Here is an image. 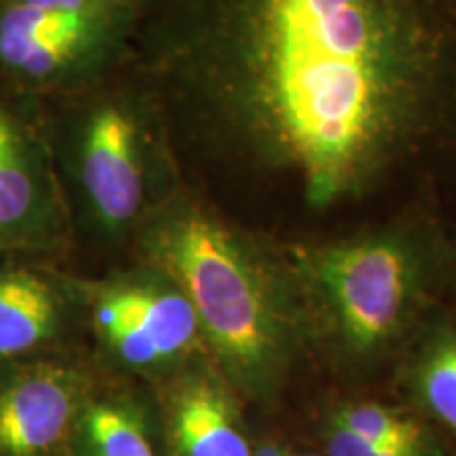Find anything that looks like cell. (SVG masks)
<instances>
[{
    "mask_svg": "<svg viewBox=\"0 0 456 456\" xmlns=\"http://www.w3.org/2000/svg\"><path fill=\"white\" fill-rule=\"evenodd\" d=\"M448 292L452 294L454 305H456V262H454V271H452V279H450V288H448ZM454 309H456V306H454Z\"/></svg>",
    "mask_w": 456,
    "mask_h": 456,
    "instance_id": "cell-18",
    "label": "cell"
},
{
    "mask_svg": "<svg viewBox=\"0 0 456 456\" xmlns=\"http://www.w3.org/2000/svg\"><path fill=\"white\" fill-rule=\"evenodd\" d=\"M322 446L326 456H456V450L448 440L423 446H383L359 440L330 423H322Z\"/></svg>",
    "mask_w": 456,
    "mask_h": 456,
    "instance_id": "cell-14",
    "label": "cell"
},
{
    "mask_svg": "<svg viewBox=\"0 0 456 456\" xmlns=\"http://www.w3.org/2000/svg\"><path fill=\"white\" fill-rule=\"evenodd\" d=\"M159 423L165 456H254L241 395L205 355L165 379Z\"/></svg>",
    "mask_w": 456,
    "mask_h": 456,
    "instance_id": "cell-9",
    "label": "cell"
},
{
    "mask_svg": "<svg viewBox=\"0 0 456 456\" xmlns=\"http://www.w3.org/2000/svg\"><path fill=\"white\" fill-rule=\"evenodd\" d=\"M131 55L180 175L232 167L328 212L446 127L456 0H146Z\"/></svg>",
    "mask_w": 456,
    "mask_h": 456,
    "instance_id": "cell-1",
    "label": "cell"
},
{
    "mask_svg": "<svg viewBox=\"0 0 456 456\" xmlns=\"http://www.w3.org/2000/svg\"><path fill=\"white\" fill-rule=\"evenodd\" d=\"M254 456H288V446L266 440L254 448Z\"/></svg>",
    "mask_w": 456,
    "mask_h": 456,
    "instance_id": "cell-16",
    "label": "cell"
},
{
    "mask_svg": "<svg viewBox=\"0 0 456 456\" xmlns=\"http://www.w3.org/2000/svg\"><path fill=\"white\" fill-rule=\"evenodd\" d=\"M288 456H326L322 450H294L288 448Z\"/></svg>",
    "mask_w": 456,
    "mask_h": 456,
    "instance_id": "cell-17",
    "label": "cell"
},
{
    "mask_svg": "<svg viewBox=\"0 0 456 456\" xmlns=\"http://www.w3.org/2000/svg\"><path fill=\"white\" fill-rule=\"evenodd\" d=\"M41 102L72 254L129 249L148 214L184 184L146 72L131 55L87 87Z\"/></svg>",
    "mask_w": 456,
    "mask_h": 456,
    "instance_id": "cell-4",
    "label": "cell"
},
{
    "mask_svg": "<svg viewBox=\"0 0 456 456\" xmlns=\"http://www.w3.org/2000/svg\"><path fill=\"white\" fill-rule=\"evenodd\" d=\"M30 7L77 11V13H142L146 0H0Z\"/></svg>",
    "mask_w": 456,
    "mask_h": 456,
    "instance_id": "cell-15",
    "label": "cell"
},
{
    "mask_svg": "<svg viewBox=\"0 0 456 456\" xmlns=\"http://www.w3.org/2000/svg\"><path fill=\"white\" fill-rule=\"evenodd\" d=\"M399 383L410 408L456 450V309L433 306L402 351Z\"/></svg>",
    "mask_w": 456,
    "mask_h": 456,
    "instance_id": "cell-11",
    "label": "cell"
},
{
    "mask_svg": "<svg viewBox=\"0 0 456 456\" xmlns=\"http://www.w3.org/2000/svg\"><path fill=\"white\" fill-rule=\"evenodd\" d=\"M74 456H165L161 427L138 399L91 393L74 429Z\"/></svg>",
    "mask_w": 456,
    "mask_h": 456,
    "instance_id": "cell-12",
    "label": "cell"
},
{
    "mask_svg": "<svg viewBox=\"0 0 456 456\" xmlns=\"http://www.w3.org/2000/svg\"><path fill=\"white\" fill-rule=\"evenodd\" d=\"M64 256L0 252V363L37 357L61 338L78 309Z\"/></svg>",
    "mask_w": 456,
    "mask_h": 456,
    "instance_id": "cell-10",
    "label": "cell"
},
{
    "mask_svg": "<svg viewBox=\"0 0 456 456\" xmlns=\"http://www.w3.org/2000/svg\"><path fill=\"white\" fill-rule=\"evenodd\" d=\"M77 294L104 355L127 372L167 379L205 353L191 300L157 266L131 260L102 277H77Z\"/></svg>",
    "mask_w": 456,
    "mask_h": 456,
    "instance_id": "cell-5",
    "label": "cell"
},
{
    "mask_svg": "<svg viewBox=\"0 0 456 456\" xmlns=\"http://www.w3.org/2000/svg\"><path fill=\"white\" fill-rule=\"evenodd\" d=\"M323 423L383 446H423L446 440L440 429L412 408H393L379 402H338L328 410Z\"/></svg>",
    "mask_w": 456,
    "mask_h": 456,
    "instance_id": "cell-13",
    "label": "cell"
},
{
    "mask_svg": "<svg viewBox=\"0 0 456 456\" xmlns=\"http://www.w3.org/2000/svg\"><path fill=\"white\" fill-rule=\"evenodd\" d=\"M91 393L87 376L66 362L0 363V456H64Z\"/></svg>",
    "mask_w": 456,
    "mask_h": 456,
    "instance_id": "cell-8",
    "label": "cell"
},
{
    "mask_svg": "<svg viewBox=\"0 0 456 456\" xmlns=\"http://www.w3.org/2000/svg\"><path fill=\"white\" fill-rule=\"evenodd\" d=\"M138 20L0 3V81L41 100L87 87L129 60Z\"/></svg>",
    "mask_w": 456,
    "mask_h": 456,
    "instance_id": "cell-6",
    "label": "cell"
},
{
    "mask_svg": "<svg viewBox=\"0 0 456 456\" xmlns=\"http://www.w3.org/2000/svg\"><path fill=\"white\" fill-rule=\"evenodd\" d=\"M72 245L43 102L0 81V252L70 258Z\"/></svg>",
    "mask_w": 456,
    "mask_h": 456,
    "instance_id": "cell-7",
    "label": "cell"
},
{
    "mask_svg": "<svg viewBox=\"0 0 456 456\" xmlns=\"http://www.w3.org/2000/svg\"><path fill=\"white\" fill-rule=\"evenodd\" d=\"M64 456H70V454H64ZM72 456H74V454H72Z\"/></svg>",
    "mask_w": 456,
    "mask_h": 456,
    "instance_id": "cell-19",
    "label": "cell"
},
{
    "mask_svg": "<svg viewBox=\"0 0 456 456\" xmlns=\"http://www.w3.org/2000/svg\"><path fill=\"white\" fill-rule=\"evenodd\" d=\"M134 260L157 266L195 309L205 353L239 395H281L309 346L305 309L283 252L226 220L182 184L131 241Z\"/></svg>",
    "mask_w": 456,
    "mask_h": 456,
    "instance_id": "cell-2",
    "label": "cell"
},
{
    "mask_svg": "<svg viewBox=\"0 0 456 456\" xmlns=\"http://www.w3.org/2000/svg\"><path fill=\"white\" fill-rule=\"evenodd\" d=\"M305 309L309 345L340 372L368 374L402 355L448 292L456 245L427 220L283 249Z\"/></svg>",
    "mask_w": 456,
    "mask_h": 456,
    "instance_id": "cell-3",
    "label": "cell"
}]
</instances>
